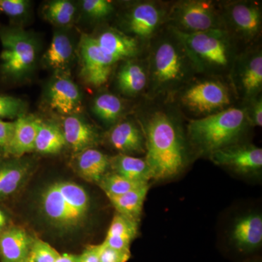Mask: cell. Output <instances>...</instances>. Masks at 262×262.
Here are the masks:
<instances>
[{
    "label": "cell",
    "mask_w": 262,
    "mask_h": 262,
    "mask_svg": "<svg viewBox=\"0 0 262 262\" xmlns=\"http://www.w3.org/2000/svg\"><path fill=\"white\" fill-rule=\"evenodd\" d=\"M140 125L145 137V160L151 178L163 180L178 175L187 163V148L177 114L166 108L147 112Z\"/></svg>",
    "instance_id": "6da1fadb"
},
{
    "label": "cell",
    "mask_w": 262,
    "mask_h": 262,
    "mask_svg": "<svg viewBox=\"0 0 262 262\" xmlns=\"http://www.w3.org/2000/svg\"><path fill=\"white\" fill-rule=\"evenodd\" d=\"M148 65V97L155 98L178 92L198 73L184 43L167 27L151 43Z\"/></svg>",
    "instance_id": "7a4b0ae2"
},
{
    "label": "cell",
    "mask_w": 262,
    "mask_h": 262,
    "mask_svg": "<svg viewBox=\"0 0 262 262\" xmlns=\"http://www.w3.org/2000/svg\"><path fill=\"white\" fill-rule=\"evenodd\" d=\"M39 205L48 223L64 233L82 228L91 211V198L86 189L69 181H58L45 187Z\"/></svg>",
    "instance_id": "3957f363"
},
{
    "label": "cell",
    "mask_w": 262,
    "mask_h": 262,
    "mask_svg": "<svg viewBox=\"0 0 262 262\" xmlns=\"http://www.w3.org/2000/svg\"><path fill=\"white\" fill-rule=\"evenodd\" d=\"M173 30L187 48L198 73L214 77L230 75L239 54L235 39L227 30L215 29L192 34Z\"/></svg>",
    "instance_id": "277c9868"
},
{
    "label": "cell",
    "mask_w": 262,
    "mask_h": 262,
    "mask_svg": "<svg viewBox=\"0 0 262 262\" xmlns=\"http://www.w3.org/2000/svg\"><path fill=\"white\" fill-rule=\"evenodd\" d=\"M249 125L244 108L231 106L220 113L191 120L187 125L188 137L198 152L211 155L237 144Z\"/></svg>",
    "instance_id": "5b68a950"
},
{
    "label": "cell",
    "mask_w": 262,
    "mask_h": 262,
    "mask_svg": "<svg viewBox=\"0 0 262 262\" xmlns=\"http://www.w3.org/2000/svg\"><path fill=\"white\" fill-rule=\"evenodd\" d=\"M232 91L220 77L191 81L180 90L179 102L189 113L206 117L231 107Z\"/></svg>",
    "instance_id": "8992f818"
},
{
    "label": "cell",
    "mask_w": 262,
    "mask_h": 262,
    "mask_svg": "<svg viewBox=\"0 0 262 262\" xmlns=\"http://www.w3.org/2000/svg\"><path fill=\"white\" fill-rule=\"evenodd\" d=\"M166 22L169 28L185 34L225 29L222 7L212 1L177 2L168 10Z\"/></svg>",
    "instance_id": "52a82bcc"
},
{
    "label": "cell",
    "mask_w": 262,
    "mask_h": 262,
    "mask_svg": "<svg viewBox=\"0 0 262 262\" xmlns=\"http://www.w3.org/2000/svg\"><path fill=\"white\" fill-rule=\"evenodd\" d=\"M2 74L7 78L19 80L31 72L37 56L35 39L18 28L0 29Z\"/></svg>",
    "instance_id": "ba28073f"
},
{
    "label": "cell",
    "mask_w": 262,
    "mask_h": 262,
    "mask_svg": "<svg viewBox=\"0 0 262 262\" xmlns=\"http://www.w3.org/2000/svg\"><path fill=\"white\" fill-rule=\"evenodd\" d=\"M226 30L235 40L254 42L261 33V4L253 1H234L222 5Z\"/></svg>",
    "instance_id": "9c48e42d"
},
{
    "label": "cell",
    "mask_w": 262,
    "mask_h": 262,
    "mask_svg": "<svg viewBox=\"0 0 262 262\" xmlns=\"http://www.w3.org/2000/svg\"><path fill=\"white\" fill-rule=\"evenodd\" d=\"M80 76L84 82L93 87H101L106 83L114 66L118 61L103 51L96 38L82 34L80 46Z\"/></svg>",
    "instance_id": "30bf717a"
},
{
    "label": "cell",
    "mask_w": 262,
    "mask_h": 262,
    "mask_svg": "<svg viewBox=\"0 0 262 262\" xmlns=\"http://www.w3.org/2000/svg\"><path fill=\"white\" fill-rule=\"evenodd\" d=\"M229 77L234 92L244 101L261 95V50H250L239 54Z\"/></svg>",
    "instance_id": "8fae6325"
},
{
    "label": "cell",
    "mask_w": 262,
    "mask_h": 262,
    "mask_svg": "<svg viewBox=\"0 0 262 262\" xmlns=\"http://www.w3.org/2000/svg\"><path fill=\"white\" fill-rule=\"evenodd\" d=\"M168 10L156 2L136 3L127 12L124 18V27L127 35L138 40L153 39L160 27L166 23Z\"/></svg>",
    "instance_id": "7c38bea8"
},
{
    "label": "cell",
    "mask_w": 262,
    "mask_h": 262,
    "mask_svg": "<svg viewBox=\"0 0 262 262\" xmlns=\"http://www.w3.org/2000/svg\"><path fill=\"white\" fill-rule=\"evenodd\" d=\"M217 165L241 174L257 173L262 168L261 148L253 144H234L209 155Z\"/></svg>",
    "instance_id": "4fadbf2b"
},
{
    "label": "cell",
    "mask_w": 262,
    "mask_h": 262,
    "mask_svg": "<svg viewBox=\"0 0 262 262\" xmlns=\"http://www.w3.org/2000/svg\"><path fill=\"white\" fill-rule=\"evenodd\" d=\"M107 139L112 147L120 154L146 153L145 137L141 125L134 120L117 122L108 131Z\"/></svg>",
    "instance_id": "5bb4252c"
},
{
    "label": "cell",
    "mask_w": 262,
    "mask_h": 262,
    "mask_svg": "<svg viewBox=\"0 0 262 262\" xmlns=\"http://www.w3.org/2000/svg\"><path fill=\"white\" fill-rule=\"evenodd\" d=\"M48 96L52 110L61 115H73L81 105L80 90L66 76H58L52 81Z\"/></svg>",
    "instance_id": "9a60e30c"
},
{
    "label": "cell",
    "mask_w": 262,
    "mask_h": 262,
    "mask_svg": "<svg viewBox=\"0 0 262 262\" xmlns=\"http://www.w3.org/2000/svg\"><path fill=\"white\" fill-rule=\"evenodd\" d=\"M32 170L30 162L20 158L0 161V203L9 199L24 187Z\"/></svg>",
    "instance_id": "2e32d148"
},
{
    "label": "cell",
    "mask_w": 262,
    "mask_h": 262,
    "mask_svg": "<svg viewBox=\"0 0 262 262\" xmlns=\"http://www.w3.org/2000/svg\"><path fill=\"white\" fill-rule=\"evenodd\" d=\"M33 241L23 227H8L0 234V261L23 262L28 259Z\"/></svg>",
    "instance_id": "e0dca14e"
},
{
    "label": "cell",
    "mask_w": 262,
    "mask_h": 262,
    "mask_svg": "<svg viewBox=\"0 0 262 262\" xmlns=\"http://www.w3.org/2000/svg\"><path fill=\"white\" fill-rule=\"evenodd\" d=\"M62 131L66 144L76 154L94 148L99 140L97 130L78 115H71L66 117Z\"/></svg>",
    "instance_id": "ac0fdd59"
},
{
    "label": "cell",
    "mask_w": 262,
    "mask_h": 262,
    "mask_svg": "<svg viewBox=\"0 0 262 262\" xmlns=\"http://www.w3.org/2000/svg\"><path fill=\"white\" fill-rule=\"evenodd\" d=\"M231 241L239 251L249 252L257 249L262 243V217L258 213L243 215L235 221Z\"/></svg>",
    "instance_id": "d6986e66"
},
{
    "label": "cell",
    "mask_w": 262,
    "mask_h": 262,
    "mask_svg": "<svg viewBox=\"0 0 262 262\" xmlns=\"http://www.w3.org/2000/svg\"><path fill=\"white\" fill-rule=\"evenodd\" d=\"M95 38L101 49L118 61L134 59L140 53L139 41L117 29H106Z\"/></svg>",
    "instance_id": "ffe728a7"
},
{
    "label": "cell",
    "mask_w": 262,
    "mask_h": 262,
    "mask_svg": "<svg viewBox=\"0 0 262 262\" xmlns=\"http://www.w3.org/2000/svg\"><path fill=\"white\" fill-rule=\"evenodd\" d=\"M41 120L22 114L14 120V130L6 155L20 158L24 155L34 151V144Z\"/></svg>",
    "instance_id": "44dd1931"
},
{
    "label": "cell",
    "mask_w": 262,
    "mask_h": 262,
    "mask_svg": "<svg viewBox=\"0 0 262 262\" xmlns=\"http://www.w3.org/2000/svg\"><path fill=\"white\" fill-rule=\"evenodd\" d=\"M148 65L134 59L126 60L117 72L116 81L122 94L135 97L144 92L148 86Z\"/></svg>",
    "instance_id": "7402d4cb"
},
{
    "label": "cell",
    "mask_w": 262,
    "mask_h": 262,
    "mask_svg": "<svg viewBox=\"0 0 262 262\" xmlns=\"http://www.w3.org/2000/svg\"><path fill=\"white\" fill-rule=\"evenodd\" d=\"M74 166L81 178L98 184L110 171V158L102 151L91 148L77 153Z\"/></svg>",
    "instance_id": "603a6c76"
},
{
    "label": "cell",
    "mask_w": 262,
    "mask_h": 262,
    "mask_svg": "<svg viewBox=\"0 0 262 262\" xmlns=\"http://www.w3.org/2000/svg\"><path fill=\"white\" fill-rule=\"evenodd\" d=\"M139 222L115 213L103 244L122 251H130V244L137 236Z\"/></svg>",
    "instance_id": "cb8c5ba5"
},
{
    "label": "cell",
    "mask_w": 262,
    "mask_h": 262,
    "mask_svg": "<svg viewBox=\"0 0 262 262\" xmlns=\"http://www.w3.org/2000/svg\"><path fill=\"white\" fill-rule=\"evenodd\" d=\"M110 170L134 182L149 184L152 179L145 158L119 154L110 158Z\"/></svg>",
    "instance_id": "d4e9b609"
},
{
    "label": "cell",
    "mask_w": 262,
    "mask_h": 262,
    "mask_svg": "<svg viewBox=\"0 0 262 262\" xmlns=\"http://www.w3.org/2000/svg\"><path fill=\"white\" fill-rule=\"evenodd\" d=\"M149 189V184H146L125 194L107 198L117 213L139 222Z\"/></svg>",
    "instance_id": "484cf974"
},
{
    "label": "cell",
    "mask_w": 262,
    "mask_h": 262,
    "mask_svg": "<svg viewBox=\"0 0 262 262\" xmlns=\"http://www.w3.org/2000/svg\"><path fill=\"white\" fill-rule=\"evenodd\" d=\"M67 145L63 131L53 123L41 122L38 130L34 151L43 155H55Z\"/></svg>",
    "instance_id": "4316f807"
},
{
    "label": "cell",
    "mask_w": 262,
    "mask_h": 262,
    "mask_svg": "<svg viewBox=\"0 0 262 262\" xmlns=\"http://www.w3.org/2000/svg\"><path fill=\"white\" fill-rule=\"evenodd\" d=\"M73 51V45L68 36L63 33H55L45 54V61L54 70H63L72 59Z\"/></svg>",
    "instance_id": "83f0119b"
},
{
    "label": "cell",
    "mask_w": 262,
    "mask_h": 262,
    "mask_svg": "<svg viewBox=\"0 0 262 262\" xmlns=\"http://www.w3.org/2000/svg\"><path fill=\"white\" fill-rule=\"evenodd\" d=\"M124 110L125 106L121 98L110 93L100 94L92 105L94 115L106 125H115L118 122Z\"/></svg>",
    "instance_id": "f1b7e54d"
},
{
    "label": "cell",
    "mask_w": 262,
    "mask_h": 262,
    "mask_svg": "<svg viewBox=\"0 0 262 262\" xmlns=\"http://www.w3.org/2000/svg\"><path fill=\"white\" fill-rule=\"evenodd\" d=\"M44 18L57 26H67L73 21L75 7L67 0H55L45 5L42 10Z\"/></svg>",
    "instance_id": "f546056e"
},
{
    "label": "cell",
    "mask_w": 262,
    "mask_h": 262,
    "mask_svg": "<svg viewBox=\"0 0 262 262\" xmlns=\"http://www.w3.org/2000/svg\"><path fill=\"white\" fill-rule=\"evenodd\" d=\"M97 184L106 196H111L125 194L149 184L134 182L113 171H108Z\"/></svg>",
    "instance_id": "4dcf8cb0"
},
{
    "label": "cell",
    "mask_w": 262,
    "mask_h": 262,
    "mask_svg": "<svg viewBox=\"0 0 262 262\" xmlns=\"http://www.w3.org/2000/svg\"><path fill=\"white\" fill-rule=\"evenodd\" d=\"M60 253L42 239L34 238L29 258L32 262H55Z\"/></svg>",
    "instance_id": "1f68e13d"
},
{
    "label": "cell",
    "mask_w": 262,
    "mask_h": 262,
    "mask_svg": "<svg viewBox=\"0 0 262 262\" xmlns=\"http://www.w3.org/2000/svg\"><path fill=\"white\" fill-rule=\"evenodd\" d=\"M82 6L84 13L95 20L106 18L115 10L113 2L107 0H84Z\"/></svg>",
    "instance_id": "d6a6232c"
},
{
    "label": "cell",
    "mask_w": 262,
    "mask_h": 262,
    "mask_svg": "<svg viewBox=\"0 0 262 262\" xmlns=\"http://www.w3.org/2000/svg\"><path fill=\"white\" fill-rule=\"evenodd\" d=\"M23 101L13 96L0 94V120L16 119L24 114Z\"/></svg>",
    "instance_id": "836d02e7"
},
{
    "label": "cell",
    "mask_w": 262,
    "mask_h": 262,
    "mask_svg": "<svg viewBox=\"0 0 262 262\" xmlns=\"http://www.w3.org/2000/svg\"><path fill=\"white\" fill-rule=\"evenodd\" d=\"M246 105L243 107L246 112L250 125L262 126V97L261 95L252 99L245 101Z\"/></svg>",
    "instance_id": "e575fe53"
},
{
    "label": "cell",
    "mask_w": 262,
    "mask_h": 262,
    "mask_svg": "<svg viewBox=\"0 0 262 262\" xmlns=\"http://www.w3.org/2000/svg\"><path fill=\"white\" fill-rule=\"evenodd\" d=\"M130 256V251L116 249L103 243L99 245V262H127Z\"/></svg>",
    "instance_id": "d590c367"
},
{
    "label": "cell",
    "mask_w": 262,
    "mask_h": 262,
    "mask_svg": "<svg viewBox=\"0 0 262 262\" xmlns=\"http://www.w3.org/2000/svg\"><path fill=\"white\" fill-rule=\"evenodd\" d=\"M29 5L27 0H0V11L10 18H18L27 13Z\"/></svg>",
    "instance_id": "8d00e7d4"
},
{
    "label": "cell",
    "mask_w": 262,
    "mask_h": 262,
    "mask_svg": "<svg viewBox=\"0 0 262 262\" xmlns=\"http://www.w3.org/2000/svg\"><path fill=\"white\" fill-rule=\"evenodd\" d=\"M14 125V121L0 120V148L3 150L4 155L11 141Z\"/></svg>",
    "instance_id": "74e56055"
},
{
    "label": "cell",
    "mask_w": 262,
    "mask_h": 262,
    "mask_svg": "<svg viewBox=\"0 0 262 262\" xmlns=\"http://www.w3.org/2000/svg\"><path fill=\"white\" fill-rule=\"evenodd\" d=\"M99 245H92L85 248L80 255H77V262H99Z\"/></svg>",
    "instance_id": "f35d334b"
},
{
    "label": "cell",
    "mask_w": 262,
    "mask_h": 262,
    "mask_svg": "<svg viewBox=\"0 0 262 262\" xmlns=\"http://www.w3.org/2000/svg\"><path fill=\"white\" fill-rule=\"evenodd\" d=\"M9 218L6 212L0 208V234L9 227Z\"/></svg>",
    "instance_id": "ab89813d"
},
{
    "label": "cell",
    "mask_w": 262,
    "mask_h": 262,
    "mask_svg": "<svg viewBox=\"0 0 262 262\" xmlns=\"http://www.w3.org/2000/svg\"><path fill=\"white\" fill-rule=\"evenodd\" d=\"M77 255L70 253L60 254L55 262H77Z\"/></svg>",
    "instance_id": "60d3db41"
},
{
    "label": "cell",
    "mask_w": 262,
    "mask_h": 262,
    "mask_svg": "<svg viewBox=\"0 0 262 262\" xmlns=\"http://www.w3.org/2000/svg\"><path fill=\"white\" fill-rule=\"evenodd\" d=\"M3 154L4 155V153H3V150L0 148V157H1Z\"/></svg>",
    "instance_id": "b9f144b4"
},
{
    "label": "cell",
    "mask_w": 262,
    "mask_h": 262,
    "mask_svg": "<svg viewBox=\"0 0 262 262\" xmlns=\"http://www.w3.org/2000/svg\"><path fill=\"white\" fill-rule=\"evenodd\" d=\"M23 262H32V261H31L30 258H29L28 259L26 260V261H24Z\"/></svg>",
    "instance_id": "7bdbcfd3"
}]
</instances>
